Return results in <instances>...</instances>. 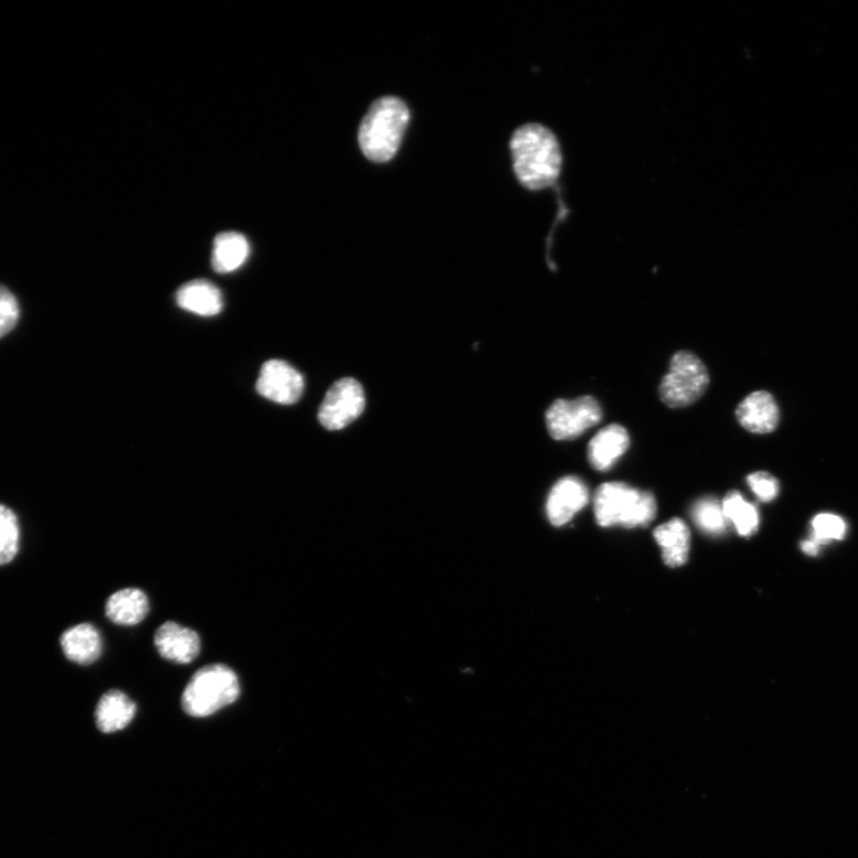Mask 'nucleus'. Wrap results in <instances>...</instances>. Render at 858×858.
<instances>
[{"instance_id": "16", "label": "nucleus", "mask_w": 858, "mask_h": 858, "mask_svg": "<svg viewBox=\"0 0 858 858\" xmlns=\"http://www.w3.org/2000/svg\"><path fill=\"white\" fill-rule=\"evenodd\" d=\"M150 612V602L142 590L128 588L116 591L106 605L107 616L117 625L132 626Z\"/></svg>"}, {"instance_id": "17", "label": "nucleus", "mask_w": 858, "mask_h": 858, "mask_svg": "<svg viewBox=\"0 0 858 858\" xmlns=\"http://www.w3.org/2000/svg\"><path fill=\"white\" fill-rule=\"evenodd\" d=\"M249 256V244L245 236L236 232L221 233L213 248V269L221 275L239 270Z\"/></svg>"}, {"instance_id": "7", "label": "nucleus", "mask_w": 858, "mask_h": 858, "mask_svg": "<svg viewBox=\"0 0 858 858\" xmlns=\"http://www.w3.org/2000/svg\"><path fill=\"white\" fill-rule=\"evenodd\" d=\"M365 408L361 383L353 378L340 379L325 394L319 409V421L329 431H339L357 420Z\"/></svg>"}, {"instance_id": "20", "label": "nucleus", "mask_w": 858, "mask_h": 858, "mask_svg": "<svg viewBox=\"0 0 858 858\" xmlns=\"http://www.w3.org/2000/svg\"><path fill=\"white\" fill-rule=\"evenodd\" d=\"M21 527L17 513L0 503V567L11 564L20 551Z\"/></svg>"}, {"instance_id": "10", "label": "nucleus", "mask_w": 858, "mask_h": 858, "mask_svg": "<svg viewBox=\"0 0 858 858\" xmlns=\"http://www.w3.org/2000/svg\"><path fill=\"white\" fill-rule=\"evenodd\" d=\"M154 644L161 657L179 664H189L201 653L199 633L173 621H168L157 630Z\"/></svg>"}, {"instance_id": "2", "label": "nucleus", "mask_w": 858, "mask_h": 858, "mask_svg": "<svg viewBox=\"0 0 858 858\" xmlns=\"http://www.w3.org/2000/svg\"><path fill=\"white\" fill-rule=\"evenodd\" d=\"M409 117L406 103L397 97H383L373 103L358 132L364 155L375 162L392 160L401 144Z\"/></svg>"}, {"instance_id": "4", "label": "nucleus", "mask_w": 858, "mask_h": 858, "mask_svg": "<svg viewBox=\"0 0 858 858\" xmlns=\"http://www.w3.org/2000/svg\"><path fill=\"white\" fill-rule=\"evenodd\" d=\"M240 697L239 677L227 665L212 664L191 677L182 698L184 712L191 717H210Z\"/></svg>"}, {"instance_id": "21", "label": "nucleus", "mask_w": 858, "mask_h": 858, "mask_svg": "<svg viewBox=\"0 0 858 858\" xmlns=\"http://www.w3.org/2000/svg\"><path fill=\"white\" fill-rule=\"evenodd\" d=\"M693 519L708 535H722L729 526L722 506L714 497H705L693 507Z\"/></svg>"}, {"instance_id": "23", "label": "nucleus", "mask_w": 858, "mask_h": 858, "mask_svg": "<svg viewBox=\"0 0 858 858\" xmlns=\"http://www.w3.org/2000/svg\"><path fill=\"white\" fill-rule=\"evenodd\" d=\"M21 317L20 303L6 286L0 285V339L17 328Z\"/></svg>"}, {"instance_id": "6", "label": "nucleus", "mask_w": 858, "mask_h": 858, "mask_svg": "<svg viewBox=\"0 0 858 858\" xmlns=\"http://www.w3.org/2000/svg\"><path fill=\"white\" fill-rule=\"evenodd\" d=\"M546 426L555 440H572L602 420L598 399L582 396L575 399H557L546 411Z\"/></svg>"}, {"instance_id": "24", "label": "nucleus", "mask_w": 858, "mask_h": 858, "mask_svg": "<svg viewBox=\"0 0 858 858\" xmlns=\"http://www.w3.org/2000/svg\"><path fill=\"white\" fill-rule=\"evenodd\" d=\"M748 484L751 491L762 502H772L780 493V484L777 480L771 475V473L760 471L751 473L748 476Z\"/></svg>"}, {"instance_id": "25", "label": "nucleus", "mask_w": 858, "mask_h": 858, "mask_svg": "<svg viewBox=\"0 0 858 858\" xmlns=\"http://www.w3.org/2000/svg\"><path fill=\"white\" fill-rule=\"evenodd\" d=\"M822 546L811 538L802 543V550L808 556H817L821 553Z\"/></svg>"}, {"instance_id": "14", "label": "nucleus", "mask_w": 858, "mask_h": 858, "mask_svg": "<svg viewBox=\"0 0 858 858\" xmlns=\"http://www.w3.org/2000/svg\"><path fill=\"white\" fill-rule=\"evenodd\" d=\"M137 714V705L121 690L112 689L100 698L96 722L103 733H114L128 727Z\"/></svg>"}, {"instance_id": "22", "label": "nucleus", "mask_w": 858, "mask_h": 858, "mask_svg": "<svg viewBox=\"0 0 858 858\" xmlns=\"http://www.w3.org/2000/svg\"><path fill=\"white\" fill-rule=\"evenodd\" d=\"M847 530V523L840 516L832 513H822L812 521L811 539L823 546L834 540L845 539Z\"/></svg>"}, {"instance_id": "3", "label": "nucleus", "mask_w": 858, "mask_h": 858, "mask_svg": "<svg viewBox=\"0 0 858 858\" xmlns=\"http://www.w3.org/2000/svg\"><path fill=\"white\" fill-rule=\"evenodd\" d=\"M594 511L600 526H645L655 519L657 503L653 494L634 490L620 482L602 484L594 497Z\"/></svg>"}, {"instance_id": "18", "label": "nucleus", "mask_w": 858, "mask_h": 858, "mask_svg": "<svg viewBox=\"0 0 858 858\" xmlns=\"http://www.w3.org/2000/svg\"><path fill=\"white\" fill-rule=\"evenodd\" d=\"M655 539L662 547L664 564L671 568L684 566L688 559L690 532L679 519L663 524L655 530Z\"/></svg>"}, {"instance_id": "1", "label": "nucleus", "mask_w": 858, "mask_h": 858, "mask_svg": "<svg viewBox=\"0 0 858 858\" xmlns=\"http://www.w3.org/2000/svg\"><path fill=\"white\" fill-rule=\"evenodd\" d=\"M514 171L528 190L553 186L561 171L559 142L550 129L529 124L517 129L511 141Z\"/></svg>"}, {"instance_id": "9", "label": "nucleus", "mask_w": 858, "mask_h": 858, "mask_svg": "<svg viewBox=\"0 0 858 858\" xmlns=\"http://www.w3.org/2000/svg\"><path fill=\"white\" fill-rule=\"evenodd\" d=\"M588 501L589 491L583 481L572 476L561 479L547 498V517L553 525L564 526L587 506Z\"/></svg>"}, {"instance_id": "8", "label": "nucleus", "mask_w": 858, "mask_h": 858, "mask_svg": "<svg viewBox=\"0 0 858 858\" xmlns=\"http://www.w3.org/2000/svg\"><path fill=\"white\" fill-rule=\"evenodd\" d=\"M257 392L272 403L290 406L300 401L304 392V378L287 362L269 361L260 369Z\"/></svg>"}, {"instance_id": "13", "label": "nucleus", "mask_w": 858, "mask_h": 858, "mask_svg": "<svg viewBox=\"0 0 858 858\" xmlns=\"http://www.w3.org/2000/svg\"><path fill=\"white\" fill-rule=\"evenodd\" d=\"M61 644L66 658L79 665H92L101 655L100 633L92 624H79L66 630Z\"/></svg>"}, {"instance_id": "12", "label": "nucleus", "mask_w": 858, "mask_h": 858, "mask_svg": "<svg viewBox=\"0 0 858 858\" xmlns=\"http://www.w3.org/2000/svg\"><path fill=\"white\" fill-rule=\"evenodd\" d=\"M630 448V436L626 428L610 425L590 440L588 458L591 465L599 471H608L623 457Z\"/></svg>"}, {"instance_id": "19", "label": "nucleus", "mask_w": 858, "mask_h": 858, "mask_svg": "<svg viewBox=\"0 0 858 858\" xmlns=\"http://www.w3.org/2000/svg\"><path fill=\"white\" fill-rule=\"evenodd\" d=\"M722 511L729 523L733 524L739 536L749 537L757 534L760 526L758 508L751 505L741 494L732 492L723 498Z\"/></svg>"}, {"instance_id": "15", "label": "nucleus", "mask_w": 858, "mask_h": 858, "mask_svg": "<svg viewBox=\"0 0 858 858\" xmlns=\"http://www.w3.org/2000/svg\"><path fill=\"white\" fill-rule=\"evenodd\" d=\"M175 301L186 312L201 317H215L224 308L221 291L202 279L182 286L175 293Z\"/></svg>"}, {"instance_id": "11", "label": "nucleus", "mask_w": 858, "mask_h": 858, "mask_svg": "<svg viewBox=\"0 0 858 858\" xmlns=\"http://www.w3.org/2000/svg\"><path fill=\"white\" fill-rule=\"evenodd\" d=\"M736 417L747 431L766 435L775 431L780 421V411L774 397L766 392L750 394L737 407Z\"/></svg>"}, {"instance_id": "5", "label": "nucleus", "mask_w": 858, "mask_h": 858, "mask_svg": "<svg viewBox=\"0 0 858 858\" xmlns=\"http://www.w3.org/2000/svg\"><path fill=\"white\" fill-rule=\"evenodd\" d=\"M709 386V374L703 361L689 351L674 354L669 373L659 386V396L665 406L685 408L704 396Z\"/></svg>"}]
</instances>
